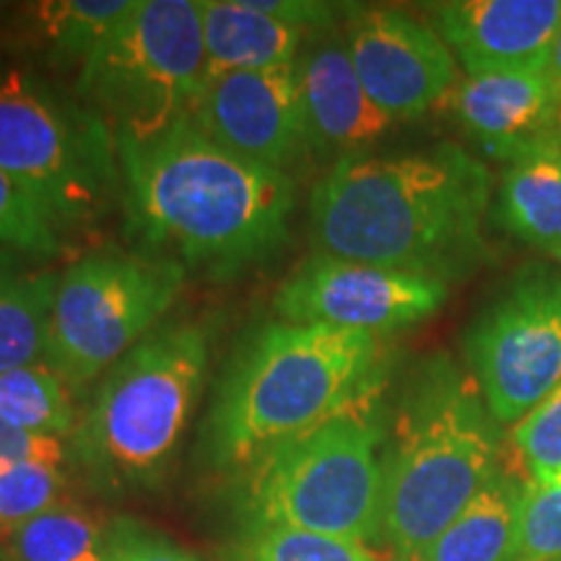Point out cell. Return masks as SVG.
Listing matches in <instances>:
<instances>
[{"label":"cell","instance_id":"8992f818","mask_svg":"<svg viewBox=\"0 0 561 561\" xmlns=\"http://www.w3.org/2000/svg\"><path fill=\"white\" fill-rule=\"evenodd\" d=\"M380 388L382 382L231 476L229 512L237 528H299L359 543L380 536Z\"/></svg>","mask_w":561,"mask_h":561},{"label":"cell","instance_id":"2e32d148","mask_svg":"<svg viewBox=\"0 0 561 561\" xmlns=\"http://www.w3.org/2000/svg\"><path fill=\"white\" fill-rule=\"evenodd\" d=\"M450 104L481 153L504 164L561 144V94L546 70L466 76Z\"/></svg>","mask_w":561,"mask_h":561},{"label":"cell","instance_id":"3957f363","mask_svg":"<svg viewBox=\"0 0 561 561\" xmlns=\"http://www.w3.org/2000/svg\"><path fill=\"white\" fill-rule=\"evenodd\" d=\"M380 382L377 335L265 322L234 348L216 382L201 432L203 460L219 473H240Z\"/></svg>","mask_w":561,"mask_h":561},{"label":"cell","instance_id":"f546056e","mask_svg":"<svg viewBox=\"0 0 561 561\" xmlns=\"http://www.w3.org/2000/svg\"><path fill=\"white\" fill-rule=\"evenodd\" d=\"M66 458L68 442L24 432L0 419V473L13 466H21V462H55V466H62Z\"/></svg>","mask_w":561,"mask_h":561},{"label":"cell","instance_id":"d6a6232c","mask_svg":"<svg viewBox=\"0 0 561 561\" xmlns=\"http://www.w3.org/2000/svg\"><path fill=\"white\" fill-rule=\"evenodd\" d=\"M553 255H557V257H559V261H561V250H559V252H553Z\"/></svg>","mask_w":561,"mask_h":561},{"label":"cell","instance_id":"277c9868","mask_svg":"<svg viewBox=\"0 0 561 561\" xmlns=\"http://www.w3.org/2000/svg\"><path fill=\"white\" fill-rule=\"evenodd\" d=\"M382 466L380 536L401 559H419L500 473V424L453 359L430 356L405 382Z\"/></svg>","mask_w":561,"mask_h":561},{"label":"cell","instance_id":"7a4b0ae2","mask_svg":"<svg viewBox=\"0 0 561 561\" xmlns=\"http://www.w3.org/2000/svg\"><path fill=\"white\" fill-rule=\"evenodd\" d=\"M491 174L455 144L356 153L328 170L310 195L318 252L341 261L466 278L486 255Z\"/></svg>","mask_w":561,"mask_h":561},{"label":"cell","instance_id":"484cf974","mask_svg":"<svg viewBox=\"0 0 561 561\" xmlns=\"http://www.w3.org/2000/svg\"><path fill=\"white\" fill-rule=\"evenodd\" d=\"M68 476L55 462H21L0 473V536L62 502Z\"/></svg>","mask_w":561,"mask_h":561},{"label":"cell","instance_id":"1f68e13d","mask_svg":"<svg viewBox=\"0 0 561 561\" xmlns=\"http://www.w3.org/2000/svg\"><path fill=\"white\" fill-rule=\"evenodd\" d=\"M546 73L551 76L553 87H557V89H559V94H561V24H559L557 39H553L551 58H549V68H546Z\"/></svg>","mask_w":561,"mask_h":561},{"label":"cell","instance_id":"d6986e66","mask_svg":"<svg viewBox=\"0 0 561 561\" xmlns=\"http://www.w3.org/2000/svg\"><path fill=\"white\" fill-rule=\"evenodd\" d=\"M525 483L500 471L419 561H515Z\"/></svg>","mask_w":561,"mask_h":561},{"label":"cell","instance_id":"9c48e42d","mask_svg":"<svg viewBox=\"0 0 561 561\" xmlns=\"http://www.w3.org/2000/svg\"><path fill=\"white\" fill-rule=\"evenodd\" d=\"M185 284V268L146 252H89L60 273L45 364L83 388L157 331Z\"/></svg>","mask_w":561,"mask_h":561},{"label":"cell","instance_id":"83f0119b","mask_svg":"<svg viewBox=\"0 0 561 561\" xmlns=\"http://www.w3.org/2000/svg\"><path fill=\"white\" fill-rule=\"evenodd\" d=\"M515 445L530 481H549L561 473V385L517 421Z\"/></svg>","mask_w":561,"mask_h":561},{"label":"cell","instance_id":"5bb4252c","mask_svg":"<svg viewBox=\"0 0 561 561\" xmlns=\"http://www.w3.org/2000/svg\"><path fill=\"white\" fill-rule=\"evenodd\" d=\"M305 151L320 157H356L396 128L364 91L346 37L318 34L294 60Z\"/></svg>","mask_w":561,"mask_h":561},{"label":"cell","instance_id":"d4e9b609","mask_svg":"<svg viewBox=\"0 0 561 561\" xmlns=\"http://www.w3.org/2000/svg\"><path fill=\"white\" fill-rule=\"evenodd\" d=\"M66 250V229L16 180L0 170V255L55 257Z\"/></svg>","mask_w":561,"mask_h":561},{"label":"cell","instance_id":"f1b7e54d","mask_svg":"<svg viewBox=\"0 0 561 561\" xmlns=\"http://www.w3.org/2000/svg\"><path fill=\"white\" fill-rule=\"evenodd\" d=\"M107 561H201L195 553L185 551L164 533L133 517H115L107 523V541H104Z\"/></svg>","mask_w":561,"mask_h":561},{"label":"cell","instance_id":"5b68a950","mask_svg":"<svg viewBox=\"0 0 561 561\" xmlns=\"http://www.w3.org/2000/svg\"><path fill=\"white\" fill-rule=\"evenodd\" d=\"M210 367L208 331L195 322L161 325L102 377L81 413L68 458L91 486L159 489L185 437Z\"/></svg>","mask_w":561,"mask_h":561},{"label":"cell","instance_id":"836d02e7","mask_svg":"<svg viewBox=\"0 0 561 561\" xmlns=\"http://www.w3.org/2000/svg\"><path fill=\"white\" fill-rule=\"evenodd\" d=\"M398 561H419V559H398Z\"/></svg>","mask_w":561,"mask_h":561},{"label":"cell","instance_id":"52a82bcc","mask_svg":"<svg viewBox=\"0 0 561 561\" xmlns=\"http://www.w3.org/2000/svg\"><path fill=\"white\" fill-rule=\"evenodd\" d=\"M203 81V3L133 0L81 66L76 96L112 138L144 140L191 115Z\"/></svg>","mask_w":561,"mask_h":561},{"label":"cell","instance_id":"30bf717a","mask_svg":"<svg viewBox=\"0 0 561 561\" xmlns=\"http://www.w3.org/2000/svg\"><path fill=\"white\" fill-rule=\"evenodd\" d=\"M471 377L496 424L523 421L561 385V276L515 278L468 331Z\"/></svg>","mask_w":561,"mask_h":561},{"label":"cell","instance_id":"603a6c76","mask_svg":"<svg viewBox=\"0 0 561 561\" xmlns=\"http://www.w3.org/2000/svg\"><path fill=\"white\" fill-rule=\"evenodd\" d=\"M133 0H53L32 5V37L55 66H81Z\"/></svg>","mask_w":561,"mask_h":561},{"label":"cell","instance_id":"7c38bea8","mask_svg":"<svg viewBox=\"0 0 561 561\" xmlns=\"http://www.w3.org/2000/svg\"><path fill=\"white\" fill-rule=\"evenodd\" d=\"M346 47L364 91L390 121H419L450 100L455 55L424 21L396 9L354 11Z\"/></svg>","mask_w":561,"mask_h":561},{"label":"cell","instance_id":"4dcf8cb0","mask_svg":"<svg viewBox=\"0 0 561 561\" xmlns=\"http://www.w3.org/2000/svg\"><path fill=\"white\" fill-rule=\"evenodd\" d=\"M257 11L271 13L286 24L299 26L305 32L325 30L333 19V5L310 3V0H250Z\"/></svg>","mask_w":561,"mask_h":561},{"label":"cell","instance_id":"ac0fdd59","mask_svg":"<svg viewBox=\"0 0 561 561\" xmlns=\"http://www.w3.org/2000/svg\"><path fill=\"white\" fill-rule=\"evenodd\" d=\"M496 221L525 244L551 255L561 250V144L541 146L507 164Z\"/></svg>","mask_w":561,"mask_h":561},{"label":"cell","instance_id":"44dd1931","mask_svg":"<svg viewBox=\"0 0 561 561\" xmlns=\"http://www.w3.org/2000/svg\"><path fill=\"white\" fill-rule=\"evenodd\" d=\"M104 541L107 525L62 500L13 528L0 546V561H107Z\"/></svg>","mask_w":561,"mask_h":561},{"label":"cell","instance_id":"4fadbf2b","mask_svg":"<svg viewBox=\"0 0 561 561\" xmlns=\"http://www.w3.org/2000/svg\"><path fill=\"white\" fill-rule=\"evenodd\" d=\"M187 117L227 151L271 170L286 172L305 153L294 62L203 81Z\"/></svg>","mask_w":561,"mask_h":561},{"label":"cell","instance_id":"e0dca14e","mask_svg":"<svg viewBox=\"0 0 561 561\" xmlns=\"http://www.w3.org/2000/svg\"><path fill=\"white\" fill-rule=\"evenodd\" d=\"M305 30L257 11L250 0L203 3L206 81L234 70H265L297 60Z\"/></svg>","mask_w":561,"mask_h":561},{"label":"cell","instance_id":"4316f807","mask_svg":"<svg viewBox=\"0 0 561 561\" xmlns=\"http://www.w3.org/2000/svg\"><path fill=\"white\" fill-rule=\"evenodd\" d=\"M515 561H561V473L525 483Z\"/></svg>","mask_w":561,"mask_h":561},{"label":"cell","instance_id":"ba28073f","mask_svg":"<svg viewBox=\"0 0 561 561\" xmlns=\"http://www.w3.org/2000/svg\"><path fill=\"white\" fill-rule=\"evenodd\" d=\"M0 170L66 231L94 221L121 185L107 123L19 68L0 73Z\"/></svg>","mask_w":561,"mask_h":561},{"label":"cell","instance_id":"7402d4cb","mask_svg":"<svg viewBox=\"0 0 561 561\" xmlns=\"http://www.w3.org/2000/svg\"><path fill=\"white\" fill-rule=\"evenodd\" d=\"M0 419L24 432L68 442L81 416L66 380L39 362L0 375Z\"/></svg>","mask_w":561,"mask_h":561},{"label":"cell","instance_id":"9a60e30c","mask_svg":"<svg viewBox=\"0 0 561 561\" xmlns=\"http://www.w3.org/2000/svg\"><path fill=\"white\" fill-rule=\"evenodd\" d=\"M432 19L468 76L546 70L561 0H450L432 5Z\"/></svg>","mask_w":561,"mask_h":561},{"label":"cell","instance_id":"6da1fadb","mask_svg":"<svg viewBox=\"0 0 561 561\" xmlns=\"http://www.w3.org/2000/svg\"><path fill=\"white\" fill-rule=\"evenodd\" d=\"M125 229L140 252L231 280L286 248L289 172L237 157L182 117L157 136L115 138Z\"/></svg>","mask_w":561,"mask_h":561},{"label":"cell","instance_id":"8fae6325","mask_svg":"<svg viewBox=\"0 0 561 561\" xmlns=\"http://www.w3.org/2000/svg\"><path fill=\"white\" fill-rule=\"evenodd\" d=\"M445 301V280L314 252L278 286L273 307L284 322L380 335L432 318Z\"/></svg>","mask_w":561,"mask_h":561},{"label":"cell","instance_id":"ffe728a7","mask_svg":"<svg viewBox=\"0 0 561 561\" xmlns=\"http://www.w3.org/2000/svg\"><path fill=\"white\" fill-rule=\"evenodd\" d=\"M60 273L0 265V375L45 362Z\"/></svg>","mask_w":561,"mask_h":561},{"label":"cell","instance_id":"cb8c5ba5","mask_svg":"<svg viewBox=\"0 0 561 561\" xmlns=\"http://www.w3.org/2000/svg\"><path fill=\"white\" fill-rule=\"evenodd\" d=\"M224 561H377L367 543L299 528H237Z\"/></svg>","mask_w":561,"mask_h":561}]
</instances>
